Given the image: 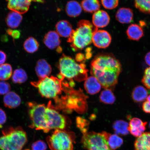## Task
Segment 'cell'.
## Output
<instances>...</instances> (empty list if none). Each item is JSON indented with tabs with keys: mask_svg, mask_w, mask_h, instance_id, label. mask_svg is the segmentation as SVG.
<instances>
[{
	"mask_svg": "<svg viewBox=\"0 0 150 150\" xmlns=\"http://www.w3.org/2000/svg\"><path fill=\"white\" fill-rule=\"evenodd\" d=\"M122 70L120 61L112 53L97 54L91 63V74L104 88L112 89L117 83Z\"/></svg>",
	"mask_w": 150,
	"mask_h": 150,
	"instance_id": "6da1fadb",
	"label": "cell"
},
{
	"mask_svg": "<svg viewBox=\"0 0 150 150\" xmlns=\"http://www.w3.org/2000/svg\"><path fill=\"white\" fill-rule=\"evenodd\" d=\"M98 29L89 21L82 20L77 24L76 30L72 33L67 39L71 43V46L74 51L82 50L92 42L93 33Z\"/></svg>",
	"mask_w": 150,
	"mask_h": 150,
	"instance_id": "7a4b0ae2",
	"label": "cell"
},
{
	"mask_svg": "<svg viewBox=\"0 0 150 150\" xmlns=\"http://www.w3.org/2000/svg\"><path fill=\"white\" fill-rule=\"evenodd\" d=\"M0 137L1 150H21L27 141V135L22 127H11L3 131Z\"/></svg>",
	"mask_w": 150,
	"mask_h": 150,
	"instance_id": "3957f363",
	"label": "cell"
},
{
	"mask_svg": "<svg viewBox=\"0 0 150 150\" xmlns=\"http://www.w3.org/2000/svg\"><path fill=\"white\" fill-rule=\"evenodd\" d=\"M59 68L63 78L78 81L86 80L87 71L85 65L79 64L72 58L63 54L59 61Z\"/></svg>",
	"mask_w": 150,
	"mask_h": 150,
	"instance_id": "277c9868",
	"label": "cell"
},
{
	"mask_svg": "<svg viewBox=\"0 0 150 150\" xmlns=\"http://www.w3.org/2000/svg\"><path fill=\"white\" fill-rule=\"evenodd\" d=\"M75 139L72 132L57 129L46 140L52 150H73Z\"/></svg>",
	"mask_w": 150,
	"mask_h": 150,
	"instance_id": "5b68a950",
	"label": "cell"
},
{
	"mask_svg": "<svg viewBox=\"0 0 150 150\" xmlns=\"http://www.w3.org/2000/svg\"><path fill=\"white\" fill-rule=\"evenodd\" d=\"M62 79L53 76L39 79L37 81L31 82V85L38 89L43 97L55 98L61 93Z\"/></svg>",
	"mask_w": 150,
	"mask_h": 150,
	"instance_id": "8992f818",
	"label": "cell"
},
{
	"mask_svg": "<svg viewBox=\"0 0 150 150\" xmlns=\"http://www.w3.org/2000/svg\"><path fill=\"white\" fill-rule=\"evenodd\" d=\"M27 106L28 113L31 121L29 127L35 130H42L45 133L49 132L45 119V105L30 102L28 103Z\"/></svg>",
	"mask_w": 150,
	"mask_h": 150,
	"instance_id": "52a82bcc",
	"label": "cell"
},
{
	"mask_svg": "<svg viewBox=\"0 0 150 150\" xmlns=\"http://www.w3.org/2000/svg\"><path fill=\"white\" fill-rule=\"evenodd\" d=\"M109 134L105 131L84 133L81 139L82 145L87 150H113L110 149L108 144Z\"/></svg>",
	"mask_w": 150,
	"mask_h": 150,
	"instance_id": "ba28073f",
	"label": "cell"
},
{
	"mask_svg": "<svg viewBox=\"0 0 150 150\" xmlns=\"http://www.w3.org/2000/svg\"><path fill=\"white\" fill-rule=\"evenodd\" d=\"M49 103L46 109L47 123L50 130L52 129L63 130L66 126L65 118L51 106Z\"/></svg>",
	"mask_w": 150,
	"mask_h": 150,
	"instance_id": "9c48e42d",
	"label": "cell"
},
{
	"mask_svg": "<svg viewBox=\"0 0 150 150\" xmlns=\"http://www.w3.org/2000/svg\"><path fill=\"white\" fill-rule=\"evenodd\" d=\"M112 37L109 33L104 30L97 29L93 33L92 42L96 47L105 49L110 45Z\"/></svg>",
	"mask_w": 150,
	"mask_h": 150,
	"instance_id": "30bf717a",
	"label": "cell"
},
{
	"mask_svg": "<svg viewBox=\"0 0 150 150\" xmlns=\"http://www.w3.org/2000/svg\"><path fill=\"white\" fill-rule=\"evenodd\" d=\"M7 7L11 11L21 14L27 12L33 1L42 2V0H6Z\"/></svg>",
	"mask_w": 150,
	"mask_h": 150,
	"instance_id": "8fae6325",
	"label": "cell"
},
{
	"mask_svg": "<svg viewBox=\"0 0 150 150\" xmlns=\"http://www.w3.org/2000/svg\"><path fill=\"white\" fill-rule=\"evenodd\" d=\"M147 124V122H144L138 118H133L129 124V132L133 136L138 137L143 134Z\"/></svg>",
	"mask_w": 150,
	"mask_h": 150,
	"instance_id": "7c38bea8",
	"label": "cell"
},
{
	"mask_svg": "<svg viewBox=\"0 0 150 150\" xmlns=\"http://www.w3.org/2000/svg\"><path fill=\"white\" fill-rule=\"evenodd\" d=\"M109 16L106 11L99 10L94 13L92 17V23L96 28L106 27L110 22Z\"/></svg>",
	"mask_w": 150,
	"mask_h": 150,
	"instance_id": "4fadbf2b",
	"label": "cell"
},
{
	"mask_svg": "<svg viewBox=\"0 0 150 150\" xmlns=\"http://www.w3.org/2000/svg\"><path fill=\"white\" fill-rule=\"evenodd\" d=\"M43 42L47 47L50 50H53L60 47L61 41L59 35L56 32L51 31L45 35Z\"/></svg>",
	"mask_w": 150,
	"mask_h": 150,
	"instance_id": "5bb4252c",
	"label": "cell"
},
{
	"mask_svg": "<svg viewBox=\"0 0 150 150\" xmlns=\"http://www.w3.org/2000/svg\"><path fill=\"white\" fill-rule=\"evenodd\" d=\"M51 66L44 59H40L37 61L35 71L39 79L49 76L52 72Z\"/></svg>",
	"mask_w": 150,
	"mask_h": 150,
	"instance_id": "9a60e30c",
	"label": "cell"
},
{
	"mask_svg": "<svg viewBox=\"0 0 150 150\" xmlns=\"http://www.w3.org/2000/svg\"><path fill=\"white\" fill-rule=\"evenodd\" d=\"M84 87L87 92L90 95H95L100 91L102 86L96 78L93 76L86 79Z\"/></svg>",
	"mask_w": 150,
	"mask_h": 150,
	"instance_id": "2e32d148",
	"label": "cell"
},
{
	"mask_svg": "<svg viewBox=\"0 0 150 150\" xmlns=\"http://www.w3.org/2000/svg\"><path fill=\"white\" fill-rule=\"evenodd\" d=\"M55 28L56 33L59 36L68 38L70 37L74 30L70 22L65 20L58 22L56 24Z\"/></svg>",
	"mask_w": 150,
	"mask_h": 150,
	"instance_id": "e0dca14e",
	"label": "cell"
},
{
	"mask_svg": "<svg viewBox=\"0 0 150 150\" xmlns=\"http://www.w3.org/2000/svg\"><path fill=\"white\" fill-rule=\"evenodd\" d=\"M116 20L122 24H129L132 22L134 13L132 9L123 7L119 9L115 16Z\"/></svg>",
	"mask_w": 150,
	"mask_h": 150,
	"instance_id": "ac0fdd59",
	"label": "cell"
},
{
	"mask_svg": "<svg viewBox=\"0 0 150 150\" xmlns=\"http://www.w3.org/2000/svg\"><path fill=\"white\" fill-rule=\"evenodd\" d=\"M6 107L14 108L18 107L21 103V99L19 96L14 92H9L5 95L3 99Z\"/></svg>",
	"mask_w": 150,
	"mask_h": 150,
	"instance_id": "d6986e66",
	"label": "cell"
},
{
	"mask_svg": "<svg viewBox=\"0 0 150 150\" xmlns=\"http://www.w3.org/2000/svg\"><path fill=\"white\" fill-rule=\"evenodd\" d=\"M135 150H150V132L144 133L134 144Z\"/></svg>",
	"mask_w": 150,
	"mask_h": 150,
	"instance_id": "ffe728a7",
	"label": "cell"
},
{
	"mask_svg": "<svg viewBox=\"0 0 150 150\" xmlns=\"http://www.w3.org/2000/svg\"><path fill=\"white\" fill-rule=\"evenodd\" d=\"M126 33L129 39L134 41L139 40L144 35L142 28L136 24H131L127 28Z\"/></svg>",
	"mask_w": 150,
	"mask_h": 150,
	"instance_id": "44dd1931",
	"label": "cell"
},
{
	"mask_svg": "<svg viewBox=\"0 0 150 150\" xmlns=\"http://www.w3.org/2000/svg\"><path fill=\"white\" fill-rule=\"evenodd\" d=\"M81 5L76 1H71L67 3L65 7V11L68 16L76 18L80 16L82 12Z\"/></svg>",
	"mask_w": 150,
	"mask_h": 150,
	"instance_id": "7402d4cb",
	"label": "cell"
},
{
	"mask_svg": "<svg viewBox=\"0 0 150 150\" xmlns=\"http://www.w3.org/2000/svg\"><path fill=\"white\" fill-rule=\"evenodd\" d=\"M23 17L21 14L11 11L7 15L6 22L7 26L11 29L18 28L21 23Z\"/></svg>",
	"mask_w": 150,
	"mask_h": 150,
	"instance_id": "603a6c76",
	"label": "cell"
},
{
	"mask_svg": "<svg viewBox=\"0 0 150 150\" xmlns=\"http://www.w3.org/2000/svg\"><path fill=\"white\" fill-rule=\"evenodd\" d=\"M82 8L86 12L94 13L99 10L100 7L99 0H82Z\"/></svg>",
	"mask_w": 150,
	"mask_h": 150,
	"instance_id": "cb8c5ba5",
	"label": "cell"
},
{
	"mask_svg": "<svg viewBox=\"0 0 150 150\" xmlns=\"http://www.w3.org/2000/svg\"><path fill=\"white\" fill-rule=\"evenodd\" d=\"M148 95V92L142 86H137L134 88L132 93V98L135 102L140 103L146 100Z\"/></svg>",
	"mask_w": 150,
	"mask_h": 150,
	"instance_id": "d4e9b609",
	"label": "cell"
},
{
	"mask_svg": "<svg viewBox=\"0 0 150 150\" xmlns=\"http://www.w3.org/2000/svg\"><path fill=\"white\" fill-rule=\"evenodd\" d=\"M129 124L123 120H117L114 122L112 125L114 132L116 134L125 136L129 134Z\"/></svg>",
	"mask_w": 150,
	"mask_h": 150,
	"instance_id": "484cf974",
	"label": "cell"
},
{
	"mask_svg": "<svg viewBox=\"0 0 150 150\" xmlns=\"http://www.w3.org/2000/svg\"><path fill=\"white\" fill-rule=\"evenodd\" d=\"M39 44L34 38L29 37L27 38L23 44V47L26 52L29 53H33L38 50Z\"/></svg>",
	"mask_w": 150,
	"mask_h": 150,
	"instance_id": "4316f807",
	"label": "cell"
},
{
	"mask_svg": "<svg viewBox=\"0 0 150 150\" xmlns=\"http://www.w3.org/2000/svg\"><path fill=\"white\" fill-rule=\"evenodd\" d=\"M101 102L104 104H112L115 102V97L112 90L105 89L102 92L99 97Z\"/></svg>",
	"mask_w": 150,
	"mask_h": 150,
	"instance_id": "83f0119b",
	"label": "cell"
},
{
	"mask_svg": "<svg viewBox=\"0 0 150 150\" xmlns=\"http://www.w3.org/2000/svg\"><path fill=\"white\" fill-rule=\"evenodd\" d=\"M12 80L14 83L21 84L25 82L28 79L25 71L22 69H17L12 75Z\"/></svg>",
	"mask_w": 150,
	"mask_h": 150,
	"instance_id": "f1b7e54d",
	"label": "cell"
},
{
	"mask_svg": "<svg viewBox=\"0 0 150 150\" xmlns=\"http://www.w3.org/2000/svg\"><path fill=\"white\" fill-rule=\"evenodd\" d=\"M108 142L110 149L115 150L121 147L123 144V141L122 139L117 134H109Z\"/></svg>",
	"mask_w": 150,
	"mask_h": 150,
	"instance_id": "f546056e",
	"label": "cell"
},
{
	"mask_svg": "<svg viewBox=\"0 0 150 150\" xmlns=\"http://www.w3.org/2000/svg\"><path fill=\"white\" fill-rule=\"evenodd\" d=\"M12 66L9 64H4L0 65V80H7L13 74Z\"/></svg>",
	"mask_w": 150,
	"mask_h": 150,
	"instance_id": "4dcf8cb0",
	"label": "cell"
},
{
	"mask_svg": "<svg viewBox=\"0 0 150 150\" xmlns=\"http://www.w3.org/2000/svg\"><path fill=\"white\" fill-rule=\"evenodd\" d=\"M134 4L140 12L150 14V0H134Z\"/></svg>",
	"mask_w": 150,
	"mask_h": 150,
	"instance_id": "1f68e13d",
	"label": "cell"
},
{
	"mask_svg": "<svg viewBox=\"0 0 150 150\" xmlns=\"http://www.w3.org/2000/svg\"><path fill=\"white\" fill-rule=\"evenodd\" d=\"M119 0H101V3L105 8L112 9L115 8L119 4Z\"/></svg>",
	"mask_w": 150,
	"mask_h": 150,
	"instance_id": "d6a6232c",
	"label": "cell"
},
{
	"mask_svg": "<svg viewBox=\"0 0 150 150\" xmlns=\"http://www.w3.org/2000/svg\"><path fill=\"white\" fill-rule=\"evenodd\" d=\"M47 145L45 142L42 140L37 141L32 144V150H46Z\"/></svg>",
	"mask_w": 150,
	"mask_h": 150,
	"instance_id": "836d02e7",
	"label": "cell"
},
{
	"mask_svg": "<svg viewBox=\"0 0 150 150\" xmlns=\"http://www.w3.org/2000/svg\"><path fill=\"white\" fill-rule=\"evenodd\" d=\"M142 82L147 88L150 90V67L146 69Z\"/></svg>",
	"mask_w": 150,
	"mask_h": 150,
	"instance_id": "e575fe53",
	"label": "cell"
},
{
	"mask_svg": "<svg viewBox=\"0 0 150 150\" xmlns=\"http://www.w3.org/2000/svg\"><path fill=\"white\" fill-rule=\"evenodd\" d=\"M11 86L8 82L0 81V95H5L10 92Z\"/></svg>",
	"mask_w": 150,
	"mask_h": 150,
	"instance_id": "d590c367",
	"label": "cell"
},
{
	"mask_svg": "<svg viewBox=\"0 0 150 150\" xmlns=\"http://www.w3.org/2000/svg\"><path fill=\"white\" fill-rule=\"evenodd\" d=\"M6 114L2 109L0 108V128L2 127L3 125L6 122Z\"/></svg>",
	"mask_w": 150,
	"mask_h": 150,
	"instance_id": "8d00e7d4",
	"label": "cell"
},
{
	"mask_svg": "<svg viewBox=\"0 0 150 150\" xmlns=\"http://www.w3.org/2000/svg\"><path fill=\"white\" fill-rule=\"evenodd\" d=\"M142 108L144 111L146 113L150 114V104L148 101H145L143 103Z\"/></svg>",
	"mask_w": 150,
	"mask_h": 150,
	"instance_id": "74e56055",
	"label": "cell"
},
{
	"mask_svg": "<svg viewBox=\"0 0 150 150\" xmlns=\"http://www.w3.org/2000/svg\"><path fill=\"white\" fill-rule=\"evenodd\" d=\"M7 59V56L5 52L0 50V65L4 64Z\"/></svg>",
	"mask_w": 150,
	"mask_h": 150,
	"instance_id": "f35d334b",
	"label": "cell"
},
{
	"mask_svg": "<svg viewBox=\"0 0 150 150\" xmlns=\"http://www.w3.org/2000/svg\"><path fill=\"white\" fill-rule=\"evenodd\" d=\"M21 35L20 31L18 30H13L11 36L13 39H16L20 38Z\"/></svg>",
	"mask_w": 150,
	"mask_h": 150,
	"instance_id": "ab89813d",
	"label": "cell"
},
{
	"mask_svg": "<svg viewBox=\"0 0 150 150\" xmlns=\"http://www.w3.org/2000/svg\"><path fill=\"white\" fill-rule=\"evenodd\" d=\"M84 59V56L83 54L79 53L77 54L76 56V59L77 61H81L83 60Z\"/></svg>",
	"mask_w": 150,
	"mask_h": 150,
	"instance_id": "60d3db41",
	"label": "cell"
},
{
	"mask_svg": "<svg viewBox=\"0 0 150 150\" xmlns=\"http://www.w3.org/2000/svg\"><path fill=\"white\" fill-rule=\"evenodd\" d=\"M146 63L150 66V52L146 54L145 57Z\"/></svg>",
	"mask_w": 150,
	"mask_h": 150,
	"instance_id": "b9f144b4",
	"label": "cell"
},
{
	"mask_svg": "<svg viewBox=\"0 0 150 150\" xmlns=\"http://www.w3.org/2000/svg\"><path fill=\"white\" fill-rule=\"evenodd\" d=\"M91 48H88L86 50V57L89 58L91 55Z\"/></svg>",
	"mask_w": 150,
	"mask_h": 150,
	"instance_id": "7bdbcfd3",
	"label": "cell"
},
{
	"mask_svg": "<svg viewBox=\"0 0 150 150\" xmlns=\"http://www.w3.org/2000/svg\"><path fill=\"white\" fill-rule=\"evenodd\" d=\"M12 31L13 30L12 29H8L7 30L6 32L8 35H10L11 36V34H12Z\"/></svg>",
	"mask_w": 150,
	"mask_h": 150,
	"instance_id": "ee69618b",
	"label": "cell"
},
{
	"mask_svg": "<svg viewBox=\"0 0 150 150\" xmlns=\"http://www.w3.org/2000/svg\"><path fill=\"white\" fill-rule=\"evenodd\" d=\"M147 101L149 102L150 104V95L149 96L147 97Z\"/></svg>",
	"mask_w": 150,
	"mask_h": 150,
	"instance_id": "f6af8a7d",
	"label": "cell"
},
{
	"mask_svg": "<svg viewBox=\"0 0 150 150\" xmlns=\"http://www.w3.org/2000/svg\"><path fill=\"white\" fill-rule=\"evenodd\" d=\"M149 127H150V123H149Z\"/></svg>",
	"mask_w": 150,
	"mask_h": 150,
	"instance_id": "bcb514c9",
	"label": "cell"
},
{
	"mask_svg": "<svg viewBox=\"0 0 150 150\" xmlns=\"http://www.w3.org/2000/svg\"><path fill=\"white\" fill-rule=\"evenodd\" d=\"M29 150L26 149V150Z\"/></svg>",
	"mask_w": 150,
	"mask_h": 150,
	"instance_id": "7dc6e473",
	"label": "cell"
}]
</instances>
